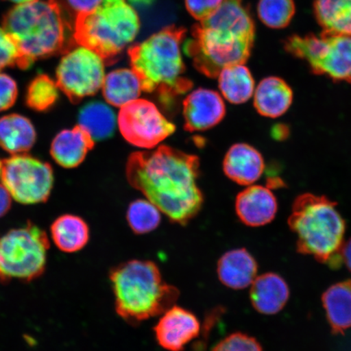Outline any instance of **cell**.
Returning <instances> with one entry per match:
<instances>
[{
    "label": "cell",
    "mask_w": 351,
    "mask_h": 351,
    "mask_svg": "<svg viewBox=\"0 0 351 351\" xmlns=\"http://www.w3.org/2000/svg\"><path fill=\"white\" fill-rule=\"evenodd\" d=\"M199 172V158L168 146L134 152L126 165L130 185L181 226L187 225L203 207L204 196L197 186Z\"/></svg>",
    "instance_id": "6da1fadb"
},
{
    "label": "cell",
    "mask_w": 351,
    "mask_h": 351,
    "mask_svg": "<svg viewBox=\"0 0 351 351\" xmlns=\"http://www.w3.org/2000/svg\"><path fill=\"white\" fill-rule=\"evenodd\" d=\"M3 27L19 47L21 69H28L38 60L66 53L76 43L58 0L21 3L3 16Z\"/></svg>",
    "instance_id": "7a4b0ae2"
},
{
    "label": "cell",
    "mask_w": 351,
    "mask_h": 351,
    "mask_svg": "<svg viewBox=\"0 0 351 351\" xmlns=\"http://www.w3.org/2000/svg\"><path fill=\"white\" fill-rule=\"evenodd\" d=\"M116 313L131 326L160 317L176 304L180 292L167 283L155 262L131 260L110 271Z\"/></svg>",
    "instance_id": "3957f363"
},
{
    "label": "cell",
    "mask_w": 351,
    "mask_h": 351,
    "mask_svg": "<svg viewBox=\"0 0 351 351\" xmlns=\"http://www.w3.org/2000/svg\"><path fill=\"white\" fill-rule=\"evenodd\" d=\"M186 29L168 26L141 43L129 48L132 70L141 82L143 91L155 93L169 103L191 90L185 76L181 45Z\"/></svg>",
    "instance_id": "277c9868"
},
{
    "label": "cell",
    "mask_w": 351,
    "mask_h": 351,
    "mask_svg": "<svg viewBox=\"0 0 351 351\" xmlns=\"http://www.w3.org/2000/svg\"><path fill=\"white\" fill-rule=\"evenodd\" d=\"M337 205L326 196L306 193L296 197L288 219L289 229L297 237V252L332 269L343 263L346 232V221Z\"/></svg>",
    "instance_id": "5b68a950"
},
{
    "label": "cell",
    "mask_w": 351,
    "mask_h": 351,
    "mask_svg": "<svg viewBox=\"0 0 351 351\" xmlns=\"http://www.w3.org/2000/svg\"><path fill=\"white\" fill-rule=\"evenodd\" d=\"M139 29L138 12L130 0H103L93 11L76 15L73 38L79 46L93 51L111 64L134 40Z\"/></svg>",
    "instance_id": "8992f818"
},
{
    "label": "cell",
    "mask_w": 351,
    "mask_h": 351,
    "mask_svg": "<svg viewBox=\"0 0 351 351\" xmlns=\"http://www.w3.org/2000/svg\"><path fill=\"white\" fill-rule=\"evenodd\" d=\"M191 34L184 51L197 71L210 78L217 77L229 66L247 62L254 42V37L200 24L193 26Z\"/></svg>",
    "instance_id": "52a82bcc"
},
{
    "label": "cell",
    "mask_w": 351,
    "mask_h": 351,
    "mask_svg": "<svg viewBox=\"0 0 351 351\" xmlns=\"http://www.w3.org/2000/svg\"><path fill=\"white\" fill-rule=\"evenodd\" d=\"M284 47L288 53L306 60L317 75L351 83V37L323 32L319 36L292 35L285 39Z\"/></svg>",
    "instance_id": "ba28073f"
},
{
    "label": "cell",
    "mask_w": 351,
    "mask_h": 351,
    "mask_svg": "<svg viewBox=\"0 0 351 351\" xmlns=\"http://www.w3.org/2000/svg\"><path fill=\"white\" fill-rule=\"evenodd\" d=\"M49 240L40 228L29 223L0 238V280H29L45 270Z\"/></svg>",
    "instance_id": "9c48e42d"
},
{
    "label": "cell",
    "mask_w": 351,
    "mask_h": 351,
    "mask_svg": "<svg viewBox=\"0 0 351 351\" xmlns=\"http://www.w3.org/2000/svg\"><path fill=\"white\" fill-rule=\"evenodd\" d=\"M0 180L16 202L35 204L43 203L49 197L54 174L49 164L21 154L3 161Z\"/></svg>",
    "instance_id": "30bf717a"
},
{
    "label": "cell",
    "mask_w": 351,
    "mask_h": 351,
    "mask_svg": "<svg viewBox=\"0 0 351 351\" xmlns=\"http://www.w3.org/2000/svg\"><path fill=\"white\" fill-rule=\"evenodd\" d=\"M105 62L95 52L79 47L66 52L56 69V84L73 104L102 89Z\"/></svg>",
    "instance_id": "8fae6325"
},
{
    "label": "cell",
    "mask_w": 351,
    "mask_h": 351,
    "mask_svg": "<svg viewBox=\"0 0 351 351\" xmlns=\"http://www.w3.org/2000/svg\"><path fill=\"white\" fill-rule=\"evenodd\" d=\"M117 121L123 137L139 148L156 147L176 130L173 123L147 99H135L121 108Z\"/></svg>",
    "instance_id": "7c38bea8"
},
{
    "label": "cell",
    "mask_w": 351,
    "mask_h": 351,
    "mask_svg": "<svg viewBox=\"0 0 351 351\" xmlns=\"http://www.w3.org/2000/svg\"><path fill=\"white\" fill-rule=\"evenodd\" d=\"M154 327L158 345L168 351H183L199 337V318L184 307L173 305L160 315Z\"/></svg>",
    "instance_id": "4fadbf2b"
},
{
    "label": "cell",
    "mask_w": 351,
    "mask_h": 351,
    "mask_svg": "<svg viewBox=\"0 0 351 351\" xmlns=\"http://www.w3.org/2000/svg\"><path fill=\"white\" fill-rule=\"evenodd\" d=\"M226 115V105L217 92L208 89L192 91L183 102V116L187 131L213 128Z\"/></svg>",
    "instance_id": "5bb4252c"
},
{
    "label": "cell",
    "mask_w": 351,
    "mask_h": 351,
    "mask_svg": "<svg viewBox=\"0 0 351 351\" xmlns=\"http://www.w3.org/2000/svg\"><path fill=\"white\" fill-rule=\"evenodd\" d=\"M278 201L269 188L251 186L237 196V216L244 225L261 227L274 221L278 213Z\"/></svg>",
    "instance_id": "9a60e30c"
},
{
    "label": "cell",
    "mask_w": 351,
    "mask_h": 351,
    "mask_svg": "<svg viewBox=\"0 0 351 351\" xmlns=\"http://www.w3.org/2000/svg\"><path fill=\"white\" fill-rule=\"evenodd\" d=\"M217 274L226 287L240 291L251 287L257 278L258 263L247 249H232L219 258Z\"/></svg>",
    "instance_id": "2e32d148"
},
{
    "label": "cell",
    "mask_w": 351,
    "mask_h": 351,
    "mask_svg": "<svg viewBox=\"0 0 351 351\" xmlns=\"http://www.w3.org/2000/svg\"><path fill=\"white\" fill-rule=\"evenodd\" d=\"M289 293V285L282 276L266 273L254 279L250 289V300L258 313L273 315L287 305Z\"/></svg>",
    "instance_id": "e0dca14e"
},
{
    "label": "cell",
    "mask_w": 351,
    "mask_h": 351,
    "mask_svg": "<svg viewBox=\"0 0 351 351\" xmlns=\"http://www.w3.org/2000/svg\"><path fill=\"white\" fill-rule=\"evenodd\" d=\"M223 166L227 177L243 186L252 185L265 171L261 154L245 143L232 146L226 154Z\"/></svg>",
    "instance_id": "ac0fdd59"
},
{
    "label": "cell",
    "mask_w": 351,
    "mask_h": 351,
    "mask_svg": "<svg viewBox=\"0 0 351 351\" xmlns=\"http://www.w3.org/2000/svg\"><path fill=\"white\" fill-rule=\"evenodd\" d=\"M95 146V140L86 130L77 125L64 130L52 141L51 155L57 164L73 169L84 161L87 153Z\"/></svg>",
    "instance_id": "d6986e66"
},
{
    "label": "cell",
    "mask_w": 351,
    "mask_h": 351,
    "mask_svg": "<svg viewBox=\"0 0 351 351\" xmlns=\"http://www.w3.org/2000/svg\"><path fill=\"white\" fill-rule=\"evenodd\" d=\"M254 94V108L261 116L269 118L284 115L293 99L291 87L278 77L263 79Z\"/></svg>",
    "instance_id": "ffe728a7"
},
{
    "label": "cell",
    "mask_w": 351,
    "mask_h": 351,
    "mask_svg": "<svg viewBox=\"0 0 351 351\" xmlns=\"http://www.w3.org/2000/svg\"><path fill=\"white\" fill-rule=\"evenodd\" d=\"M322 302L333 335H344L351 328V280L331 285Z\"/></svg>",
    "instance_id": "44dd1931"
},
{
    "label": "cell",
    "mask_w": 351,
    "mask_h": 351,
    "mask_svg": "<svg viewBox=\"0 0 351 351\" xmlns=\"http://www.w3.org/2000/svg\"><path fill=\"white\" fill-rule=\"evenodd\" d=\"M36 131L28 118L10 114L0 118V147L12 155L30 150L36 142Z\"/></svg>",
    "instance_id": "7402d4cb"
},
{
    "label": "cell",
    "mask_w": 351,
    "mask_h": 351,
    "mask_svg": "<svg viewBox=\"0 0 351 351\" xmlns=\"http://www.w3.org/2000/svg\"><path fill=\"white\" fill-rule=\"evenodd\" d=\"M102 90L105 100L110 105L122 108L139 99L143 89L141 82L133 70L121 69L105 76Z\"/></svg>",
    "instance_id": "603a6c76"
},
{
    "label": "cell",
    "mask_w": 351,
    "mask_h": 351,
    "mask_svg": "<svg viewBox=\"0 0 351 351\" xmlns=\"http://www.w3.org/2000/svg\"><path fill=\"white\" fill-rule=\"evenodd\" d=\"M51 232L56 247L66 253L81 251L90 239L87 223L74 215H63L57 218L52 223Z\"/></svg>",
    "instance_id": "cb8c5ba5"
},
{
    "label": "cell",
    "mask_w": 351,
    "mask_h": 351,
    "mask_svg": "<svg viewBox=\"0 0 351 351\" xmlns=\"http://www.w3.org/2000/svg\"><path fill=\"white\" fill-rule=\"evenodd\" d=\"M314 12L323 33L351 37V0H315Z\"/></svg>",
    "instance_id": "d4e9b609"
},
{
    "label": "cell",
    "mask_w": 351,
    "mask_h": 351,
    "mask_svg": "<svg viewBox=\"0 0 351 351\" xmlns=\"http://www.w3.org/2000/svg\"><path fill=\"white\" fill-rule=\"evenodd\" d=\"M219 88L230 103L247 102L254 93V81L248 68L243 64L231 65L218 75Z\"/></svg>",
    "instance_id": "484cf974"
},
{
    "label": "cell",
    "mask_w": 351,
    "mask_h": 351,
    "mask_svg": "<svg viewBox=\"0 0 351 351\" xmlns=\"http://www.w3.org/2000/svg\"><path fill=\"white\" fill-rule=\"evenodd\" d=\"M117 122L112 108L102 102L87 104L78 115V125L90 134L95 142L112 137Z\"/></svg>",
    "instance_id": "4316f807"
},
{
    "label": "cell",
    "mask_w": 351,
    "mask_h": 351,
    "mask_svg": "<svg viewBox=\"0 0 351 351\" xmlns=\"http://www.w3.org/2000/svg\"><path fill=\"white\" fill-rule=\"evenodd\" d=\"M127 222L137 235L147 234L156 230L161 222V212L149 200L138 199L129 206Z\"/></svg>",
    "instance_id": "83f0119b"
},
{
    "label": "cell",
    "mask_w": 351,
    "mask_h": 351,
    "mask_svg": "<svg viewBox=\"0 0 351 351\" xmlns=\"http://www.w3.org/2000/svg\"><path fill=\"white\" fill-rule=\"evenodd\" d=\"M59 98V87L47 74H39L29 83L26 91V104L37 112H46Z\"/></svg>",
    "instance_id": "f1b7e54d"
},
{
    "label": "cell",
    "mask_w": 351,
    "mask_h": 351,
    "mask_svg": "<svg viewBox=\"0 0 351 351\" xmlns=\"http://www.w3.org/2000/svg\"><path fill=\"white\" fill-rule=\"evenodd\" d=\"M293 0H260L258 16L263 23L270 28L287 27L295 16Z\"/></svg>",
    "instance_id": "f546056e"
},
{
    "label": "cell",
    "mask_w": 351,
    "mask_h": 351,
    "mask_svg": "<svg viewBox=\"0 0 351 351\" xmlns=\"http://www.w3.org/2000/svg\"><path fill=\"white\" fill-rule=\"evenodd\" d=\"M212 351H263L254 337L243 332H234L219 341Z\"/></svg>",
    "instance_id": "4dcf8cb0"
},
{
    "label": "cell",
    "mask_w": 351,
    "mask_h": 351,
    "mask_svg": "<svg viewBox=\"0 0 351 351\" xmlns=\"http://www.w3.org/2000/svg\"><path fill=\"white\" fill-rule=\"evenodd\" d=\"M21 55L19 47L5 30L0 28V71L7 67L19 68Z\"/></svg>",
    "instance_id": "1f68e13d"
},
{
    "label": "cell",
    "mask_w": 351,
    "mask_h": 351,
    "mask_svg": "<svg viewBox=\"0 0 351 351\" xmlns=\"http://www.w3.org/2000/svg\"><path fill=\"white\" fill-rule=\"evenodd\" d=\"M19 95L14 79L5 73H0V112L5 111L14 105Z\"/></svg>",
    "instance_id": "d6a6232c"
},
{
    "label": "cell",
    "mask_w": 351,
    "mask_h": 351,
    "mask_svg": "<svg viewBox=\"0 0 351 351\" xmlns=\"http://www.w3.org/2000/svg\"><path fill=\"white\" fill-rule=\"evenodd\" d=\"M186 6L194 19L204 21L217 10L223 0H185Z\"/></svg>",
    "instance_id": "836d02e7"
},
{
    "label": "cell",
    "mask_w": 351,
    "mask_h": 351,
    "mask_svg": "<svg viewBox=\"0 0 351 351\" xmlns=\"http://www.w3.org/2000/svg\"><path fill=\"white\" fill-rule=\"evenodd\" d=\"M72 10L78 13L93 11L103 0H66Z\"/></svg>",
    "instance_id": "e575fe53"
},
{
    "label": "cell",
    "mask_w": 351,
    "mask_h": 351,
    "mask_svg": "<svg viewBox=\"0 0 351 351\" xmlns=\"http://www.w3.org/2000/svg\"><path fill=\"white\" fill-rule=\"evenodd\" d=\"M10 192L0 183V218L4 216L11 208L12 199Z\"/></svg>",
    "instance_id": "d590c367"
},
{
    "label": "cell",
    "mask_w": 351,
    "mask_h": 351,
    "mask_svg": "<svg viewBox=\"0 0 351 351\" xmlns=\"http://www.w3.org/2000/svg\"><path fill=\"white\" fill-rule=\"evenodd\" d=\"M289 135V129L287 125H276L274 127L273 130H271V136H273L274 138L278 140V141L287 139Z\"/></svg>",
    "instance_id": "8d00e7d4"
},
{
    "label": "cell",
    "mask_w": 351,
    "mask_h": 351,
    "mask_svg": "<svg viewBox=\"0 0 351 351\" xmlns=\"http://www.w3.org/2000/svg\"><path fill=\"white\" fill-rule=\"evenodd\" d=\"M342 261L351 271V239L344 243L341 250Z\"/></svg>",
    "instance_id": "74e56055"
},
{
    "label": "cell",
    "mask_w": 351,
    "mask_h": 351,
    "mask_svg": "<svg viewBox=\"0 0 351 351\" xmlns=\"http://www.w3.org/2000/svg\"><path fill=\"white\" fill-rule=\"evenodd\" d=\"M269 185L271 187H282L285 186V183L280 178H271L269 180Z\"/></svg>",
    "instance_id": "f35d334b"
},
{
    "label": "cell",
    "mask_w": 351,
    "mask_h": 351,
    "mask_svg": "<svg viewBox=\"0 0 351 351\" xmlns=\"http://www.w3.org/2000/svg\"><path fill=\"white\" fill-rule=\"evenodd\" d=\"M10 1L21 4V3L32 2V1H34V0H10Z\"/></svg>",
    "instance_id": "ab89813d"
},
{
    "label": "cell",
    "mask_w": 351,
    "mask_h": 351,
    "mask_svg": "<svg viewBox=\"0 0 351 351\" xmlns=\"http://www.w3.org/2000/svg\"><path fill=\"white\" fill-rule=\"evenodd\" d=\"M2 169H3V161L0 160V178H1Z\"/></svg>",
    "instance_id": "60d3db41"
}]
</instances>
